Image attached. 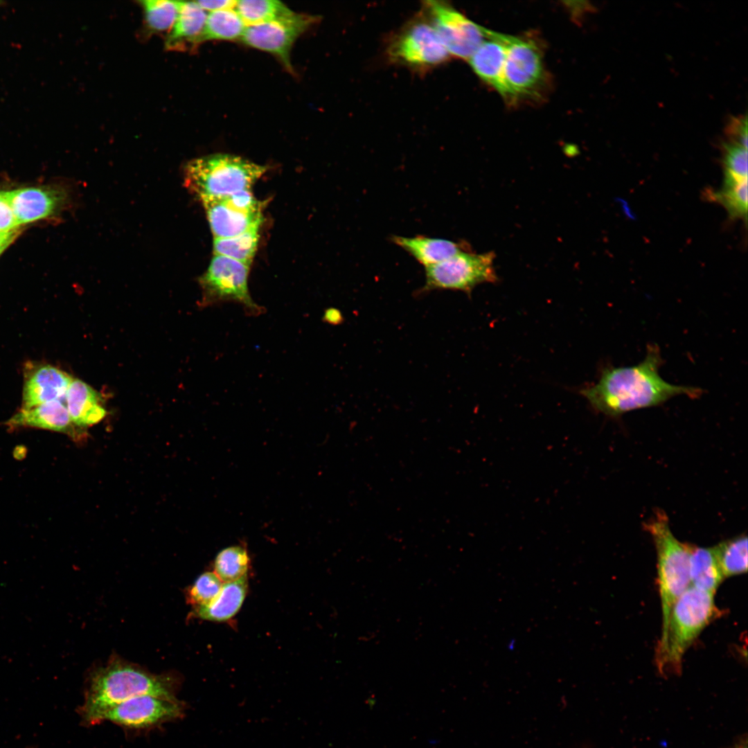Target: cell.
Wrapping results in <instances>:
<instances>
[{
    "instance_id": "34",
    "label": "cell",
    "mask_w": 748,
    "mask_h": 748,
    "mask_svg": "<svg viewBox=\"0 0 748 748\" xmlns=\"http://www.w3.org/2000/svg\"><path fill=\"white\" fill-rule=\"evenodd\" d=\"M199 6L206 12L220 10L235 8L236 1L217 0V1H197Z\"/></svg>"
},
{
    "instance_id": "7",
    "label": "cell",
    "mask_w": 748,
    "mask_h": 748,
    "mask_svg": "<svg viewBox=\"0 0 748 748\" xmlns=\"http://www.w3.org/2000/svg\"><path fill=\"white\" fill-rule=\"evenodd\" d=\"M250 265L233 258L215 255L200 278L204 302L212 305L235 302L241 305L247 314L258 316L265 309L253 301L248 287Z\"/></svg>"
},
{
    "instance_id": "13",
    "label": "cell",
    "mask_w": 748,
    "mask_h": 748,
    "mask_svg": "<svg viewBox=\"0 0 748 748\" xmlns=\"http://www.w3.org/2000/svg\"><path fill=\"white\" fill-rule=\"evenodd\" d=\"M6 195L19 226L55 214L66 198L62 189L51 186L16 189Z\"/></svg>"
},
{
    "instance_id": "3",
    "label": "cell",
    "mask_w": 748,
    "mask_h": 748,
    "mask_svg": "<svg viewBox=\"0 0 748 748\" xmlns=\"http://www.w3.org/2000/svg\"><path fill=\"white\" fill-rule=\"evenodd\" d=\"M715 594L689 587L673 604L655 649L659 673L679 674L684 655L702 630L720 615Z\"/></svg>"
},
{
    "instance_id": "2",
    "label": "cell",
    "mask_w": 748,
    "mask_h": 748,
    "mask_svg": "<svg viewBox=\"0 0 748 748\" xmlns=\"http://www.w3.org/2000/svg\"><path fill=\"white\" fill-rule=\"evenodd\" d=\"M171 678L156 675L137 666L112 662L91 676L84 704L79 709L88 724L98 723L100 716L109 708L130 698L152 695L177 699Z\"/></svg>"
},
{
    "instance_id": "25",
    "label": "cell",
    "mask_w": 748,
    "mask_h": 748,
    "mask_svg": "<svg viewBox=\"0 0 748 748\" xmlns=\"http://www.w3.org/2000/svg\"><path fill=\"white\" fill-rule=\"evenodd\" d=\"M747 537L740 535L713 546L724 578L747 572Z\"/></svg>"
},
{
    "instance_id": "4",
    "label": "cell",
    "mask_w": 748,
    "mask_h": 748,
    "mask_svg": "<svg viewBox=\"0 0 748 748\" xmlns=\"http://www.w3.org/2000/svg\"><path fill=\"white\" fill-rule=\"evenodd\" d=\"M266 170L265 166L238 156L215 154L188 162L184 169V183L203 202L251 190Z\"/></svg>"
},
{
    "instance_id": "19",
    "label": "cell",
    "mask_w": 748,
    "mask_h": 748,
    "mask_svg": "<svg viewBox=\"0 0 748 748\" xmlns=\"http://www.w3.org/2000/svg\"><path fill=\"white\" fill-rule=\"evenodd\" d=\"M66 407L73 424L87 427L99 422L106 414L99 394L89 385L72 379L67 389Z\"/></svg>"
},
{
    "instance_id": "27",
    "label": "cell",
    "mask_w": 748,
    "mask_h": 748,
    "mask_svg": "<svg viewBox=\"0 0 748 748\" xmlns=\"http://www.w3.org/2000/svg\"><path fill=\"white\" fill-rule=\"evenodd\" d=\"M235 9L247 26L269 21L293 12L276 0L236 1Z\"/></svg>"
},
{
    "instance_id": "38",
    "label": "cell",
    "mask_w": 748,
    "mask_h": 748,
    "mask_svg": "<svg viewBox=\"0 0 748 748\" xmlns=\"http://www.w3.org/2000/svg\"><path fill=\"white\" fill-rule=\"evenodd\" d=\"M2 3H3V2L0 1V6H1V4Z\"/></svg>"
},
{
    "instance_id": "30",
    "label": "cell",
    "mask_w": 748,
    "mask_h": 748,
    "mask_svg": "<svg viewBox=\"0 0 748 748\" xmlns=\"http://www.w3.org/2000/svg\"><path fill=\"white\" fill-rule=\"evenodd\" d=\"M222 582L215 572L207 571L201 574L188 590L189 603L193 605L195 608L208 605L219 593L222 586Z\"/></svg>"
},
{
    "instance_id": "21",
    "label": "cell",
    "mask_w": 748,
    "mask_h": 748,
    "mask_svg": "<svg viewBox=\"0 0 748 748\" xmlns=\"http://www.w3.org/2000/svg\"><path fill=\"white\" fill-rule=\"evenodd\" d=\"M690 585L715 594L724 580L713 547L689 544Z\"/></svg>"
},
{
    "instance_id": "32",
    "label": "cell",
    "mask_w": 748,
    "mask_h": 748,
    "mask_svg": "<svg viewBox=\"0 0 748 748\" xmlns=\"http://www.w3.org/2000/svg\"><path fill=\"white\" fill-rule=\"evenodd\" d=\"M725 134L729 141L737 143L747 148V116H733L725 127Z\"/></svg>"
},
{
    "instance_id": "16",
    "label": "cell",
    "mask_w": 748,
    "mask_h": 748,
    "mask_svg": "<svg viewBox=\"0 0 748 748\" xmlns=\"http://www.w3.org/2000/svg\"><path fill=\"white\" fill-rule=\"evenodd\" d=\"M485 35L468 60L475 73L501 94L506 46L501 33L486 29Z\"/></svg>"
},
{
    "instance_id": "12",
    "label": "cell",
    "mask_w": 748,
    "mask_h": 748,
    "mask_svg": "<svg viewBox=\"0 0 748 748\" xmlns=\"http://www.w3.org/2000/svg\"><path fill=\"white\" fill-rule=\"evenodd\" d=\"M184 706L177 699L152 695L130 698L107 709L98 723L110 721L130 729H145L182 716Z\"/></svg>"
},
{
    "instance_id": "33",
    "label": "cell",
    "mask_w": 748,
    "mask_h": 748,
    "mask_svg": "<svg viewBox=\"0 0 748 748\" xmlns=\"http://www.w3.org/2000/svg\"><path fill=\"white\" fill-rule=\"evenodd\" d=\"M19 224L6 195L0 190V232L6 233L17 229Z\"/></svg>"
},
{
    "instance_id": "20",
    "label": "cell",
    "mask_w": 748,
    "mask_h": 748,
    "mask_svg": "<svg viewBox=\"0 0 748 748\" xmlns=\"http://www.w3.org/2000/svg\"><path fill=\"white\" fill-rule=\"evenodd\" d=\"M247 576L222 584L215 598L208 605L194 609V615L201 619L224 622L231 619L241 608L247 595Z\"/></svg>"
},
{
    "instance_id": "14",
    "label": "cell",
    "mask_w": 748,
    "mask_h": 748,
    "mask_svg": "<svg viewBox=\"0 0 748 748\" xmlns=\"http://www.w3.org/2000/svg\"><path fill=\"white\" fill-rule=\"evenodd\" d=\"M202 204L214 239L238 235L262 222V211L238 207L226 196L206 200Z\"/></svg>"
},
{
    "instance_id": "17",
    "label": "cell",
    "mask_w": 748,
    "mask_h": 748,
    "mask_svg": "<svg viewBox=\"0 0 748 748\" xmlns=\"http://www.w3.org/2000/svg\"><path fill=\"white\" fill-rule=\"evenodd\" d=\"M10 427H28L73 435V427L66 405L57 400L22 409L6 422Z\"/></svg>"
},
{
    "instance_id": "8",
    "label": "cell",
    "mask_w": 748,
    "mask_h": 748,
    "mask_svg": "<svg viewBox=\"0 0 748 748\" xmlns=\"http://www.w3.org/2000/svg\"><path fill=\"white\" fill-rule=\"evenodd\" d=\"M501 38L506 46L501 95L515 99L533 94L544 78L539 51L525 39L504 34Z\"/></svg>"
},
{
    "instance_id": "24",
    "label": "cell",
    "mask_w": 748,
    "mask_h": 748,
    "mask_svg": "<svg viewBox=\"0 0 748 748\" xmlns=\"http://www.w3.org/2000/svg\"><path fill=\"white\" fill-rule=\"evenodd\" d=\"M260 225L256 224L234 237L214 239L213 253L229 257L251 266L259 241Z\"/></svg>"
},
{
    "instance_id": "37",
    "label": "cell",
    "mask_w": 748,
    "mask_h": 748,
    "mask_svg": "<svg viewBox=\"0 0 748 748\" xmlns=\"http://www.w3.org/2000/svg\"><path fill=\"white\" fill-rule=\"evenodd\" d=\"M739 748H747V746L746 745L745 747L742 746V747H740Z\"/></svg>"
},
{
    "instance_id": "10",
    "label": "cell",
    "mask_w": 748,
    "mask_h": 748,
    "mask_svg": "<svg viewBox=\"0 0 748 748\" xmlns=\"http://www.w3.org/2000/svg\"><path fill=\"white\" fill-rule=\"evenodd\" d=\"M429 21L449 55L471 57L486 37V28L441 1H427Z\"/></svg>"
},
{
    "instance_id": "35",
    "label": "cell",
    "mask_w": 748,
    "mask_h": 748,
    "mask_svg": "<svg viewBox=\"0 0 748 748\" xmlns=\"http://www.w3.org/2000/svg\"><path fill=\"white\" fill-rule=\"evenodd\" d=\"M18 233L17 229L6 233L0 232V255L15 239Z\"/></svg>"
},
{
    "instance_id": "18",
    "label": "cell",
    "mask_w": 748,
    "mask_h": 748,
    "mask_svg": "<svg viewBox=\"0 0 748 748\" xmlns=\"http://www.w3.org/2000/svg\"><path fill=\"white\" fill-rule=\"evenodd\" d=\"M393 242L407 251L425 267L443 262L460 251L468 250L465 243L423 235H393Z\"/></svg>"
},
{
    "instance_id": "22",
    "label": "cell",
    "mask_w": 748,
    "mask_h": 748,
    "mask_svg": "<svg viewBox=\"0 0 748 748\" xmlns=\"http://www.w3.org/2000/svg\"><path fill=\"white\" fill-rule=\"evenodd\" d=\"M246 26L235 8L207 12L204 28L195 43L213 39H240Z\"/></svg>"
},
{
    "instance_id": "36",
    "label": "cell",
    "mask_w": 748,
    "mask_h": 748,
    "mask_svg": "<svg viewBox=\"0 0 748 748\" xmlns=\"http://www.w3.org/2000/svg\"><path fill=\"white\" fill-rule=\"evenodd\" d=\"M323 319L329 323L337 324L341 321V315L337 309L330 308L326 310Z\"/></svg>"
},
{
    "instance_id": "23",
    "label": "cell",
    "mask_w": 748,
    "mask_h": 748,
    "mask_svg": "<svg viewBox=\"0 0 748 748\" xmlns=\"http://www.w3.org/2000/svg\"><path fill=\"white\" fill-rule=\"evenodd\" d=\"M206 16L207 12L197 1H179L178 15L167 44L176 45L185 39L195 42L204 28Z\"/></svg>"
},
{
    "instance_id": "9",
    "label": "cell",
    "mask_w": 748,
    "mask_h": 748,
    "mask_svg": "<svg viewBox=\"0 0 748 748\" xmlns=\"http://www.w3.org/2000/svg\"><path fill=\"white\" fill-rule=\"evenodd\" d=\"M315 19L313 16L292 12L269 21L247 26L240 40L249 46L276 56L291 70L293 45Z\"/></svg>"
},
{
    "instance_id": "31",
    "label": "cell",
    "mask_w": 748,
    "mask_h": 748,
    "mask_svg": "<svg viewBox=\"0 0 748 748\" xmlns=\"http://www.w3.org/2000/svg\"><path fill=\"white\" fill-rule=\"evenodd\" d=\"M724 175L747 179V148L732 141L722 144Z\"/></svg>"
},
{
    "instance_id": "29",
    "label": "cell",
    "mask_w": 748,
    "mask_h": 748,
    "mask_svg": "<svg viewBox=\"0 0 748 748\" xmlns=\"http://www.w3.org/2000/svg\"><path fill=\"white\" fill-rule=\"evenodd\" d=\"M711 199L723 205L731 217L745 218L747 215V181L723 187L721 191L710 194Z\"/></svg>"
},
{
    "instance_id": "6",
    "label": "cell",
    "mask_w": 748,
    "mask_h": 748,
    "mask_svg": "<svg viewBox=\"0 0 748 748\" xmlns=\"http://www.w3.org/2000/svg\"><path fill=\"white\" fill-rule=\"evenodd\" d=\"M493 251L474 253L470 249L460 251L449 259L425 267L422 290H453L470 294L478 285L498 281Z\"/></svg>"
},
{
    "instance_id": "28",
    "label": "cell",
    "mask_w": 748,
    "mask_h": 748,
    "mask_svg": "<svg viewBox=\"0 0 748 748\" xmlns=\"http://www.w3.org/2000/svg\"><path fill=\"white\" fill-rule=\"evenodd\" d=\"M145 20L148 27L154 31L171 29L178 15L179 1L168 0H145L141 1Z\"/></svg>"
},
{
    "instance_id": "11",
    "label": "cell",
    "mask_w": 748,
    "mask_h": 748,
    "mask_svg": "<svg viewBox=\"0 0 748 748\" xmlns=\"http://www.w3.org/2000/svg\"><path fill=\"white\" fill-rule=\"evenodd\" d=\"M388 54L393 62L416 68L437 66L449 57L430 21L423 19L404 28L390 44Z\"/></svg>"
},
{
    "instance_id": "15",
    "label": "cell",
    "mask_w": 748,
    "mask_h": 748,
    "mask_svg": "<svg viewBox=\"0 0 748 748\" xmlns=\"http://www.w3.org/2000/svg\"><path fill=\"white\" fill-rule=\"evenodd\" d=\"M72 377L50 365L39 366L28 373L23 389L22 409L65 398Z\"/></svg>"
},
{
    "instance_id": "5",
    "label": "cell",
    "mask_w": 748,
    "mask_h": 748,
    "mask_svg": "<svg viewBox=\"0 0 748 748\" xmlns=\"http://www.w3.org/2000/svg\"><path fill=\"white\" fill-rule=\"evenodd\" d=\"M666 515L657 513L645 527L653 539L657 554L659 595L662 612V633L667 625L675 602L689 587V544L682 543L673 534Z\"/></svg>"
},
{
    "instance_id": "26",
    "label": "cell",
    "mask_w": 748,
    "mask_h": 748,
    "mask_svg": "<svg viewBox=\"0 0 748 748\" xmlns=\"http://www.w3.org/2000/svg\"><path fill=\"white\" fill-rule=\"evenodd\" d=\"M249 564L247 549L240 545H233L217 553L214 560V572L222 581L231 582L247 576Z\"/></svg>"
},
{
    "instance_id": "1",
    "label": "cell",
    "mask_w": 748,
    "mask_h": 748,
    "mask_svg": "<svg viewBox=\"0 0 748 748\" xmlns=\"http://www.w3.org/2000/svg\"><path fill=\"white\" fill-rule=\"evenodd\" d=\"M660 350L649 345L644 359L632 366H608L598 382L580 391L596 409L609 416L663 404L673 397L685 395L697 398L702 390L665 381L659 375L662 364Z\"/></svg>"
}]
</instances>
